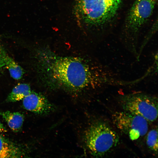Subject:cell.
<instances>
[{
    "instance_id": "cell-1",
    "label": "cell",
    "mask_w": 158,
    "mask_h": 158,
    "mask_svg": "<svg viewBox=\"0 0 158 158\" xmlns=\"http://www.w3.org/2000/svg\"><path fill=\"white\" fill-rule=\"evenodd\" d=\"M47 63L48 73L57 83L68 89L81 90L116 85V76L106 67L84 62L73 57H55Z\"/></svg>"
},
{
    "instance_id": "cell-2",
    "label": "cell",
    "mask_w": 158,
    "mask_h": 158,
    "mask_svg": "<svg viewBox=\"0 0 158 158\" xmlns=\"http://www.w3.org/2000/svg\"><path fill=\"white\" fill-rule=\"evenodd\" d=\"M157 0H135L128 13L126 21L128 34L124 44L134 55L138 52L137 33L152 15Z\"/></svg>"
},
{
    "instance_id": "cell-3",
    "label": "cell",
    "mask_w": 158,
    "mask_h": 158,
    "mask_svg": "<svg viewBox=\"0 0 158 158\" xmlns=\"http://www.w3.org/2000/svg\"><path fill=\"white\" fill-rule=\"evenodd\" d=\"M85 145L93 156L102 157L118 144L117 134L109 125L102 122L95 123L85 131L84 135Z\"/></svg>"
},
{
    "instance_id": "cell-4",
    "label": "cell",
    "mask_w": 158,
    "mask_h": 158,
    "mask_svg": "<svg viewBox=\"0 0 158 158\" xmlns=\"http://www.w3.org/2000/svg\"><path fill=\"white\" fill-rule=\"evenodd\" d=\"M122 0H79L80 13L87 23L103 24L115 15Z\"/></svg>"
},
{
    "instance_id": "cell-5",
    "label": "cell",
    "mask_w": 158,
    "mask_h": 158,
    "mask_svg": "<svg viewBox=\"0 0 158 158\" xmlns=\"http://www.w3.org/2000/svg\"><path fill=\"white\" fill-rule=\"evenodd\" d=\"M121 104L124 111L140 116L148 122H153L158 116V100L154 96L142 93L121 96Z\"/></svg>"
},
{
    "instance_id": "cell-6",
    "label": "cell",
    "mask_w": 158,
    "mask_h": 158,
    "mask_svg": "<svg viewBox=\"0 0 158 158\" xmlns=\"http://www.w3.org/2000/svg\"><path fill=\"white\" fill-rule=\"evenodd\" d=\"M112 118L117 128L132 140L144 136L148 131V121L138 115L124 111L115 112Z\"/></svg>"
},
{
    "instance_id": "cell-7",
    "label": "cell",
    "mask_w": 158,
    "mask_h": 158,
    "mask_svg": "<svg viewBox=\"0 0 158 158\" xmlns=\"http://www.w3.org/2000/svg\"><path fill=\"white\" fill-rule=\"evenodd\" d=\"M23 105L26 110L39 114H46L53 111L55 107L43 95L31 92L23 99Z\"/></svg>"
},
{
    "instance_id": "cell-8",
    "label": "cell",
    "mask_w": 158,
    "mask_h": 158,
    "mask_svg": "<svg viewBox=\"0 0 158 158\" xmlns=\"http://www.w3.org/2000/svg\"><path fill=\"white\" fill-rule=\"evenodd\" d=\"M22 155L17 146L0 135V158L20 157Z\"/></svg>"
},
{
    "instance_id": "cell-9",
    "label": "cell",
    "mask_w": 158,
    "mask_h": 158,
    "mask_svg": "<svg viewBox=\"0 0 158 158\" xmlns=\"http://www.w3.org/2000/svg\"><path fill=\"white\" fill-rule=\"evenodd\" d=\"M0 115L14 132H17L21 128L24 121V116L22 114L19 112L6 111H0Z\"/></svg>"
},
{
    "instance_id": "cell-10",
    "label": "cell",
    "mask_w": 158,
    "mask_h": 158,
    "mask_svg": "<svg viewBox=\"0 0 158 158\" xmlns=\"http://www.w3.org/2000/svg\"><path fill=\"white\" fill-rule=\"evenodd\" d=\"M31 92L30 86L28 84H18L13 88L8 95L6 101L8 102H15L23 100Z\"/></svg>"
},
{
    "instance_id": "cell-11",
    "label": "cell",
    "mask_w": 158,
    "mask_h": 158,
    "mask_svg": "<svg viewBox=\"0 0 158 158\" xmlns=\"http://www.w3.org/2000/svg\"><path fill=\"white\" fill-rule=\"evenodd\" d=\"M5 67L8 69L11 76L14 79H20L24 75L22 68L7 54L5 59Z\"/></svg>"
},
{
    "instance_id": "cell-12",
    "label": "cell",
    "mask_w": 158,
    "mask_h": 158,
    "mask_svg": "<svg viewBox=\"0 0 158 158\" xmlns=\"http://www.w3.org/2000/svg\"><path fill=\"white\" fill-rule=\"evenodd\" d=\"M146 144L149 148L155 152L158 151L157 129H153L147 133L146 137Z\"/></svg>"
},
{
    "instance_id": "cell-13",
    "label": "cell",
    "mask_w": 158,
    "mask_h": 158,
    "mask_svg": "<svg viewBox=\"0 0 158 158\" xmlns=\"http://www.w3.org/2000/svg\"><path fill=\"white\" fill-rule=\"evenodd\" d=\"M6 54L4 48L0 45V70L5 67V59Z\"/></svg>"
},
{
    "instance_id": "cell-14",
    "label": "cell",
    "mask_w": 158,
    "mask_h": 158,
    "mask_svg": "<svg viewBox=\"0 0 158 158\" xmlns=\"http://www.w3.org/2000/svg\"><path fill=\"white\" fill-rule=\"evenodd\" d=\"M7 131L6 129L0 122V133L6 132Z\"/></svg>"
}]
</instances>
